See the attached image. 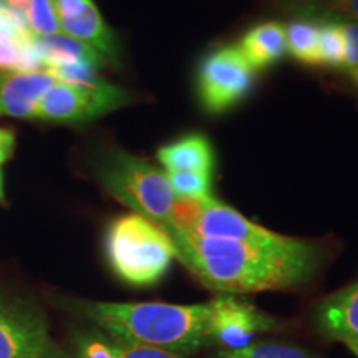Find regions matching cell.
Here are the masks:
<instances>
[{"label":"cell","instance_id":"9","mask_svg":"<svg viewBox=\"0 0 358 358\" xmlns=\"http://www.w3.org/2000/svg\"><path fill=\"white\" fill-rule=\"evenodd\" d=\"M60 34L78 40L118 64V45L93 0H50Z\"/></svg>","mask_w":358,"mask_h":358},{"label":"cell","instance_id":"21","mask_svg":"<svg viewBox=\"0 0 358 358\" xmlns=\"http://www.w3.org/2000/svg\"><path fill=\"white\" fill-rule=\"evenodd\" d=\"M111 345H113L116 358H185L174 355V353L159 350V348L133 345V343L115 342V340L111 342Z\"/></svg>","mask_w":358,"mask_h":358},{"label":"cell","instance_id":"12","mask_svg":"<svg viewBox=\"0 0 358 358\" xmlns=\"http://www.w3.org/2000/svg\"><path fill=\"white\" fill-rule=\"evenodd\" d=\"M158 161L166 171H196L214 174L216 153L213 143L201 133L186 134L179 140L161 146Z\"/></svg>","mask_w":358,"mask_h":358},{"label":"cell","instance_id":"24","mask_svg":"<svg viewBox=\"0 0 358 358\" xmlns=\"http://www.w3.org/2000/svg\"><path fill=\"white\" fill-rule=\"evenodd\" d=\"M2 2L6 3L8 10L15 13V15H19L20 19L29 25V15H30V7H32V0H2Z\"/></svg>","mask_w":358,"mask_h":358},{"label":"cell","instance_id":"25","mask_svg":"<svg viewBox=\"0 0 358 358\" xmlns=\"http://www.w3.org/2000/svg\"><path fill=\"white\" fill-rule=\"evenodd\" d=\"M297 2H301V6L303 10H308V8L315 7V6H320V3L324 2H329V0H297Z\"/></svg>","mask_w":358,"mask_h":358},{"label":"cell","instance_id":"4","mask_svg":"<svg viewBox=\"0 0 358 358\" xmlns=\"http://www.w3.org/2000/svg\"><path fill=\"white\" fill-rule=\"evenodd\" d=\"M95 174L103 187L133 213L150 219L161 227L173 224L176 196L166 173L146 159L123 150H111L96 159Z\"/></svg>","mask_w":358,"mask_h":358},{"label":"cell","instance_id":"11","mask_svg":"<svg viewBox=\"0 0 358 358\" xmlns=\"http://www.w3.org/2000/svg\"><path fill=\"white\" fill-rule=\"evenodd\" d=\"M315 320L325 337L347 347L358 345V282L324 299Z\"/></svg>","mask_w":358,"mask_h":358},{"label":"cell","instance_id":"18","mask_svg":"<svg viewBox=\"0 0 358 358\" xmlns=\"http://www.w3.org/2000/svg\"><path fill=\"white\" fill-rule=\"evenodd\" d=\"M209 358H324L303 350L301 347L285 345V343H249L248 347L236 350H219Z\"/></svg>","mask_w":358,"mask_h":358},{"label":"cell","instance_id":"23","mask_svg":"<svg viewBox=\"0 0 358 358\" xmlns=\"http://www.w3.org/2000/svg\"><path fill=\"white\" fill-rule=\"evenodd\" d=\"M13 146H15V136L10 129H0V164L12 158Z\"/></svg>","mask_w":358,"mask_h":358},{"label":"cell","instance_id":"2","mask_svg":"<svg viewBox=\"0 0 358 358\" xmlns=\"http://www.w3.org/2000/svg\"><path fill=\"white\" fill-rule=\"evenodd\" d=\"M82 310L115 342L159 348L179 357L192 355L209 343V303L85 302Z\"/></svg>","mask_w":358,"mask_h":358},{"label":"cell","instance_id":"1","mask_svg":"<svg viewBox=\"0 0 358 358\" xmlns=\"http://www.w3.org/2000/svg\"><path fill=\"white\" fill-rule=\"evenodd\" d=\"M176 257L206 287L221 294L266 292L310 280L322 264L319 244L285 236L274 244L203 237L168 227Z\"/></svg>","mask_w":358,"mask_h":358},{"label":"cell","instance_id":"22","mask_svg":"<svg viewBox=\"0 0 358 358\" xmlns=\"http://www.w3.org/2000/svg\"><path fill=\"white\" fill-rule=\"evenodd\" d=\"M78 358H116V355L110 342L98 337H88L80 343Z\"/></svg>","mask_w":358,"mask_h":358},{"label":"cell","instance_id":"26","mask_svg":"<svg viewBox=\"0 0 358 358\" xmlns=\"http://www.w3.org/2000/svg\"><path fill=\"white\" fill-rule=\"evenodd\" d=\"M0 201H3V182H2V173H0Z\"/></svg>","mask_w":358,"mask_h":358},{"label":"cell","instance_id":"16","mask_svg":"<svg viewBox=\"0 0 358 358\" xmlns=\"http://www.w3.org/2000/svg\"><path fill=\"white\" fill-rule=\"evenodd\" d=\"M317 19L294 20L285 27V45L290 57L306 65L317 64Z\"/></svg>","mask_w":358,"mask_h":358},{"label":"cell","instance_id":"3","mask_svg":"<svg viewBox=\"0 0 358 358\" xmlns=\"http://www.w3.org/2000/svg\"><path fill=\"white\" fill-rule=\"evenodd\" d=\"M105 254L116 277L133 287H150L166 275L176 245L159 224L129 213L110 222Z\"/></svg>","mask_w":358,"mask_h":358},{"label":"cell","instance_id":"6","mask_svg":"<svg viewBox=\"0 0 358 358\" xmlns=\"http://www.w3.org/2000/svg\"><path fill=\"white\" fill-rule=\"evenodd\" d=\"M129 95L105 82L98 88H80L58 82L38 101L34 118L53 123H85L122 108Z\"/></svg>","mask_w":358,"mask_h":358},{"label":"cell","instance_id":"20","mask_svg":"<svg viewBox=\"0 0 358 358\" xmlns=\"http://www.w3.org/2000/svg\"><path fill=\"white\" fill-rule=\"evenodd\" d=\"M343 32V70L358 66V22L340 20Z\"/></svg>","mask_w":358,"mask_h":358},{"label":"cell","instance_id":"17","mask_svg":"<svg viewBox=\"0 0 358 358\" xmlns=\"http://www.w3.org/2000/svg\"><path fill=\"white\" fill-rule=\"evenodd\" d=\"M176 199L199 201L213 196V174L196 171H166Z\"/></svg>","mask_w":358,"mask_h":358},{"label":"cell","instance_id":"28","mask_svg":"<svg viewBox=\"0 0 358 358\" xmlns=\"http://www.w3.org/2000/svg\"><path fill=\"white\" fill-rule=\"evenodd\" d=\"M6 8H7V7H6V3H3L2 0H0V12H3V10H6Z\"/></svg>","mask_w":358,"mask_h":358},{"label":"cell","instance_id":"10","mask_svg":"<svg viewBox=\"0 0 358 358\" xmlns=\"http://www.w3.org/2000/svg\"><path fill=\"white\" fill-rule=\"evenodd\" d=\"M58 80L47 70L0 75V115L34 118L38 101Z\"/></svg>","mask_w":358,"mask_h":358},{"label":"cell","instance_id":"7","mask_svg":"<svg viewBox=\"0 0 358 358\" xmlns=\"http://www.w3.org/2000/svg\"><path fill=\"white\" fill-rule=\"evenodd\" d=\"M0 358H64L42 313L0 295Z\"/></svg>","mask_w":358,"mask_h":358},{"label":"cell","instance_id":"19","mask_svg":"<svg viewBox=\"0 0 358 358\" xmlns=\"http://www.w3.org/2000/svg\"><path fill=\"white\" fill-rule=\"evenodd\" d=\"M307 13H317L320 17H330L338 20L358 22V0H329L306 10Z\"/></svg>","mask_w":358,"mask_h":358},{"label":"cell","instance_id":"15","mask_svg":"<svg viewBox=\"0 0 358 358\" xmlns=\"http://www.w3.org/2000/svg\"><path fill=\"white\" fill-rule=\"evenodd\" d=\"M317 64L325 69H343L342 22L330 17L317 19Z\"/></svg>","mask_w":358,"mask_h":358},{"label":"cell","instance_id":"8","mask_svg":"<svg viewBox=\"0 0 358 358\" xmlns=\"http://www.w3.org/2000/svg\"><path fill=\"white\" fill-rule=\"evenodd\" d=\"M209 303L208 332L209 343H216L222 350L248 347L259 334L271 332L277 327L274 317L248 301L232 294H221Z\"/></svg>","mask_w":358,"mask_h":358},{"label":"cell","instance_id":"27","mask_svg":"<svg viewBox=\"0 0 358 358\" xmlns=\"http://www.w3.org/2000/svg\"><path fill=\"white\" fill-rule=\"evenodd\" d=\"M348 348H350V350H352L353 353H355V357L358 358V345H350Z\"/></svg>","mask_w":358,"mask_h":358},{"label":"cell","instance_id":"14","mask_svg":"<svg viewBox=\"0 0 358 358\" xmlns=\"http://www.w3.org/2000/svg\"><path fill=\"white\" fill-rule=\"evenodd\" d=\"M237 48L254 71L266 70L287 52L285 27L279 22H264L252 27L237 43Z\"/></svg>","mask_w":358,"mask_h":358},{"label":"cell","instance_id":"13","mask_svg":"<svg viewBox=\"0 0 358 358\" xmlns=\"http://www.w3.org/2000/svg\"><path fill=\"white\" fill-rule=\"evenodd\" d=\"M32 48L38 57L43 70L55 69L64 65L85 64L101 69L105 65L103 58L96 50L85 45L78 40L66 37L64 34L58 35H34Z\"/></svg>","mask_w":358,"mask_h":358},{"label":"cell","instance_id":"5","mask_svg":"<svg viewBox=\"0 0 358 358\" xmlns=\"http://www.w3.org/2000/svg\"><path fill=\"white\" fill-rule=\"evenodd\" d=\"M254 83L250 69L237 45L216 48L201 62L196 88L201 106L211 115H222L248 96Z\"/></svg>","mask_w":358,"mask_h":358}]
</instances>
